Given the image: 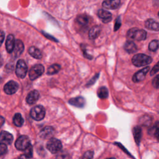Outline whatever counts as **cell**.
<instances>
[{
	"label": "cell",
	"instance_id": "1",
	"mask_svg": "<svg viewBox=\"0 0 159 159\" xmlns=\"http://www.w3.org/2000/svg\"><path fill=\"white\" fill-rule=\"evenodd\" d=\"M152 57L143 53H139L135 55L132 58V63L137 67L143 66L147 65H149L152 63Z\"/></svg>",
	"mask_w": 159,
	"mask_h": 159
},
{
	"label": "cell",
	"instance_id": "2",
	"mask_svg": "<svg viewBox=\"0 0 159 159\" xmlns=\"http://www.w3.org/2000/svg\"><path fill=\"white\" fill-rule=\"evenodd\" d=\"M127 36L130 39L135 40H143L147 37V32L143 29L138 28H132L127 33Z\"/></svg>",
	"mask_w": 159,
	"mask_h": 159
},
{
	"label": "cell",
	"instance_id": "3",
	"mask_svg": "<svg viewBox=\"0 0 159 159\" xmlns=\"http://www.w3.org/2000/svg\"><path fill=\"white\" fill-rule=\"evenodd\" d=\"M31 117L35 120H42L45 116V109L43 106L37 105L32 108L30 112Z\"/></svg>",
	"mask_w": 159,
	"mask_h": 159
},
{
	"label": "cell",
	"instance_id": "4",
	"mask_svg": "<svg viewBox=\"0 0 159 159\" xmlns=\"http://www.w3.org/2000/svg\"><path fill=\"white\" fill-rule=\"evenodd\" d=\"M62 144L60 140L55 138L50 139L47 143V148L52 153H55L61 150Z\"/></svg>",
	"mask_w": 159,
	"mask_h": 159
},
{
	"label": "cell",
	"instance_id": "5",
	"mask_svg": "<svg viewBox=\"0 0 159 159\" xmlns=\"http://www.w3.org/2000/svg\"><path fill=\"white\" fill-rule=\"evenodd\" d=\"M44 72V67L41 64H37L33 66L29 73V78L31 80H35L40 77Z\"/></svg>",
	"mask_w": 159,
	"mask_h": 159
},
{
	"label": "cell",
	"instance_id": "6",
	"mask_svg": "<svg viewBox=\"0 0 159 159\" xmlns=\"http://www.w3.org/2000/svg\"><path fill=\"white\" fill-rule=\"evenodd\" d=\"M27 66L23 60H19L16 68V74L20 78H24L27 73Z\"/></svg>",
	"mask_w": 159,
	"mask_h": 159
},
{
	"label": "cell",
	"instance_id": "7",
	"mask_svg": "<svg viewBox=\"0 0 159 159\" xmlns=\"http://www.w3.org/2000/svg\"><path fill=\"white\" fill-rule=\"evenodd\" d=\"M30 145V139L26 135L20 136L15 142V147L19 150H25Z\"/></svg>",
	"mask_w": 159,
	"mask_h": 159
},
{
	"label": "cell",
	"instance_id": "8",
	"mask_svg": "<svg viewBox=\"0 0 159 159\" xmlns=\"http://www.w3.org/2000/svg\"><path fill=\"white\" fill-rule=\"evenodd\" d=\"M19 88V84L14 81H9L4 86V91L7 94H12L15 93Z\"/></svg>",
	"mask_w": 159,
	"mask_h": 159
},
{
	"label": "cell",
	"instance_id": "9",
	"mask_svg": "<svg viewBox=\"0 0 159 159\" xmlns=\"http://www.w3.org/2000/svg\"><path fill=\"white\" fill-rule=\"evenodd\" d=\"M149 70H150V66H146L144 68L142 69L141 70L137 71L134 75L132 77V81L135 83L143 81L145 79L146 74L148 73Z\"/></svg>",
	"mask_w": 159,
	"mask_h": 159
},
{
	"label": "cell",
	"instance_id": "10",
	"mask_svg": "<svg viewBox=\"0 0 159 159\" xmlns=\"http://www.w3.org/2000/svg\"><path fill=\"white\" fill-rule=\"evenodd\" d=\"M13 141V136L6 131H2L0 134V143L5 145H9Z\"/></svg>",
	"mask_w": 159,
	"mask_h": 159
},
{
	"label": "cell",
	"instance_id": "11",
	"mask_svg": "<svg viewBox=\"0 0 159 159\" xmlns=\"http://www.w3.org/2000/svg\"><path fill=\"white\" fill-rule=\"evenodd\" d=\"M54 134V129L52 127L47 126L42 129L40 132L39 135L43 139H48L51 138Z\"/></svg>",
	"mask_w": 159,
	"mask_h": 159
},
{
	"label": "cell",
	"instance_id": "12",
	"mask_svg": "<svg viewBox=\"0 0 159 159\" xmlns=\"http://www.w3.org/2000/svg\"><path fill=\"white\" fill-rule=\"evenodd\" d=\"M40 96L39 93L37 90L31 91L26 97V102L29 104H35L39 99Z\"/></svg>",
	"mask_w": 159,
	"mask_h": 159
},
{
	"label": "cell",
	"instance_id": "13",
	"mask_svg": "<svg viewBox=\"0 0 159 159\" xmlns=\"http://www.w3.org/2000/svg\"><path fill=\"white\" fill-rule=\"evenodd\" d=\"M98 16L99 18L102 19V22L104 23H107L110 22L112 19L111 13L106 10H104V9L98 10Z\"/></svg>",
	"mask_w": 159,
	"mask_h": 159
},
{
	"label": "cell",
	"instance_id": "14",
	"mask_svg": "<svg viewBox=\"0 0 159 159\" xmlns=\"http://www.w3.org/2000/svg\"><path fill=\"white\" fill-rule=\"evenodd\" d=\"M120 3L119 0H107L102 2V6L108 9H116L119 7Z\"/></svg>",
	"mask_w": 159,
	"mask_h": 159
},
{
	"label": "cell",
	"instance_id": "15",
	"mask_svg": "<svg viewBox=\"0 0 159 159\" xmlns=\"http://www.w3.org/2000/svg\"><path fill=\"white\" fill-rule=\"evenodd\" d=\"M15 39L13 35L9 34L6 41V48L8 53H11L13 52L15 46Z\"/></svg>",
	"mask_w": 159,
	"mask_h": 159
},
{
	"label": "cell",
	"instance_id": "16",
	"mask_svg": "<svg viewBox=\"0 0 159 159\" xmlns=\"http://www.w3.org/2000/svg\"><path fill=\"white\" fill-rule=\"evenodd\" d=\"M68 102L72 106H75L78 107H82L85 104V100L83 97L78 96L70 99L68 101Z\"/></svg>",
	"mask_w": 159,
	"mask_h": 159
},
{
	"label": "cell",
	"instance_id": "17",
	"mask_svg": "<svg viewBox=\"0 0 159 159\" xmlns=\"http://www.w3.org/2000/svg\"><path fill=\"white\" fill-rule=\"evenodd\" d=\"M124 48L129 53H134L137 50V45L134 42L131 40H127L125 42L124 45Z\"/></svg>",
	"mask_w": 159,
	"mask_h": 159
},
{
	"label": "cell",
	"instance_id": "18",
	"mask_svg": "<svg viewBox=\"0 0 159 159\" xmlns=\"http://www.w3.org/2000/svg\"><path fill=\"white\" fill-rule=\"evenodd\" d=\"M24 49V46L23 42L20 40H17L15 42V46L14 48V55L17 57L21 55Z\"/></svg>",
	"mask_w": 159,
	"mask_h": 159
},
{
	"label": "cell",
	"instance_id": "19",
	"mask_svg": "<svg viewBox=\"0 0 159 159\" xmlns=\"http://www.w3.org/2000/svg\"><path fill=\"white\" fill-rule=\"evenodd\" d=\"M158 25V23L153 19H148L145 22V27L152 30L158 31L159 29Z\"/></svg>",
	"mask_w": 159,
	"mask_h": 159
},
{
	"label": "cell",
	"instance_id": "20",
	"mask_svg": "<svg viewBox=\"0 0 159 159\" xmlns=\"http://www.w3.org/2000/svg\"><path fill=\"white\" fill-rule=\"evenodd\" d=\"M28 52L34 58L41 59L42 57V55L40 50L34 46L30 47L28 50Z\"/></svg>",
	"mask_w": 159,
	"mask_h": 159
},
{
	"label": "cell",
	"instance_id": "21",
	"mask_svg": "<svg viewBox=\"0 0 159 159\" xmlns=\"http://www.w3.org/2000/svg\"><path fill=\"white\" fill-rule=\"evenodd\" d=\"M101 33V28L98 25L93 26L89 31V38L90 39H96Z\"/></svg>",
	"mask_w": 159,
	"mask_h": 159
},
{
	"label": "cell",
	"instance_id": "22",
	"mask_svg": "<svg viewBox=\"0 0 159 159\" xmlns=\"http://www.w3.org/2000/svg\"><path fill=\"white\" fill-rule=\"evenodd\" d=\"M133 135L134 138L136 143L139 145L140 142V139L142 137V130L139 126H135L133 129Z\"/></svg>",
	"mask_w": 159,
	"mask_h": 159
},
{
	"label": "cell",
	"instance_id": "23",
	"mask_svg": "<svg viewBox=\"0 0 159 159\" xmlns=\"http://www.w3.org/2000/svg\"><path fill=\"white\" fill-rule=\"evenodd\" d=\"M76 21L81 25H86L89 22V17L84 14H81L77 16Z\"/></svg>",
	"mask_w": 159,
	"mask_h": 159
},
{
	"label": "cell",
	"instance_id": "24",
	"mask_svg": "<svg viewBox=\"0 0 159 159\" xmlns=\"http://www.w3.org/2000/svg\"><path fill=\"white\" fill-rule=\"evenodd\" d=\"M13 123L17 127H21L24 124V119L20 113H16L13 117Z\"/></svg>",
	"mask_w": 159,
	"mask_h": 159
},
{
	"label": "cell",
	"instance_id": "25",
	"mask_svg": "<svg viewBox=\"0 0 159 159\" xmlns=\"http://www.w3.org/2000/svg\"><path fill=\"white\" fill-rule=\"evenodd\" d=\"M98 96L101 99H106L108 97V90L105 86L100 87L97 92Z\"/></svg>",
	"mask_w": 159,
	"mask_h": 159
},
{
	"label": "cell",
	"instance_id": "26",
	"mask_svg": "<svg viewBox=\"0 0 159 159\" xmlns=\"http://www.w3.org/2000/svg\"><path fill=\"white\" fill-rule=\"evenodd\" d=\"M60 65L58 64H53L50 67H48L47 70V75H52L54 74L57 73L60 70Z\"/></svg>",
	"mask_w": 159,
	"mask_h": 159
},
{
	"label": "cell",
	"instance_id": "27",
	"mask_svg": "<svg viewBox=\"0 0 159 159\" xmlns=\"http://www.w3.org/2000/svg\"><path fill=\"white\" fill-rule=\"evenodd\" d=\"M158 40H153L148 44V50L152 52H155L158 49Z\"/></svg>",
	"mask_w": 159,
	"mask_h": 159
},
{
	"label": "cell",
	"instance_id": "28",
	"mask_svg": "<svg viewBox=\"0 0 159 159\" xmlns=\"http://www.w3.org/2000/svg\"><path fill=\"white\" fill-rule=\"evenodd\" d=\"M26 158H27L28 159L32 158V155H33V149H32V147L31 145H30L25 150V152L23 154Z\"/></svg>",
	"mask_w": 159,
	"mask_h": 159
},
{
	"label": "cell",
	"instance_id": "29",
	"mask_svg": "<svg viewBox=\"0 0 159 159\" xmlns=\"http://www.w3.org/2000/svg\"><path fill=\"white\" fill-rule=\"evenodd\" d=\"M93 155H94V153L93 151L88 150L84 153L81 159H93Z\"/></svg>",
	"mask_w": 159,
	"mask_h": 159
},
{
	"label": "cell",
	"instance_id": "30",
	"mask_svg": "<svg viewBox=\"0 0 159 159\" xmlns=\"http://www.w3.org/2000/svg\"><path fill=\"white\" fill-rule=\"evenodd\" d=\"M152 131V134L155 136L156 138H158V122H156L155 125L152 128L150 132Z\"/></svg>",
	"mask_w": 159,
	"mask_h": 159
},
{
	"label": "cell",
	"instance_id": "31",
	"mask_svg": "<svg viewBox=\"0 0 159 159\" xmlns=\"http://www.w3.org/2000/svg\"><path fill=\"white\" fill-rule=\"evenodd\" d=\"M121 25V20H120V17L119 16L117 17V18L116 20V22H115V25H114V30L116 31L117 30L119 27H120Z\"/></svg>",
	"mask_w": 159,
	"mask_h": 159
},
{
	"label": "cell",
	"instance_id": "32",
	"mask_svg": "<svg viewBox=\"0 0 159 159\" xmlns=\"http://www.w3.org/2000/svg\"><path fill=\"white\" fill-rule=\"evenodd\" d=\"M7 151V148L6 145L0 143V155L5 154Z\"/></svg>",
	"mask_w": 159,
	"mask_h": 159
},
{
	"label": "cell",
	"instance_id": "33",
	"mask_svg": "<svg viewBox=\"0 0 159 159\" xmlns=\"http://www.w3.org/2000/svg\"><path fill=\"white\" fill-rule=\"evenodd\" d=\"M99 76V73L96 74V75H95L93 78H91V79L89 81V82L87 83V86H88L93 85V84L96 82V81L98 80V78Z\"/></svg>",
	"mask_w": 159,
	"mask_h": 159
},
{
	"label": "cell",
	"instance_id": "34",
	"mask_svg": "<svg viewBox=\"0 0 159 159\" xmlns=\"http://www.w3.org/2000/svg\"><path fill=\"white\" fill-rule=\"evenodd\" d=\"M158 71V63H157V64L154 66V67L152 68V70H151V71H150V75H151V76H153V75H155V73H157Z\"/></svg>",
	"mask_w": 159,
	"mask_h": 159
},
{
	"label": "cell",
	"instance_id": "35",
	"mask_svg": "<svg viewBox=\"0 0 159 159\" xmlns=\"http://www.w3.org/2000/svg\"><path fill=\"white\" fill-rule=\"evenodd\" d=\"M152 84L155 88L157 89L158 88V75H157L155 76V78L153 79V82H152Z\"/></svg>",
	"mask_w": 159,
	"mask_h": 159
},
{
	"label": "cell",
	"instance_id": "36",
	"mask_svg": "<svg viewBox=\"0 0 159 159\" xmlns=\"http://www.w3.org/2000/svg\"><path fill=\"white\" fill-rule=\"evenodd\" d=\"M83 55H84V57H85L86 58L89 59V60H91L93 58V57L91 55H90L89 54H88L87 52H86V49H83Z\"/></svg>",
	"mask_w": 159,
	"mask_h": 159
},
{
	"label": "cell",
	"instance_id": "37",
	"mask_svg": "<svg viewBox=\"0 0 159 159\" xmlns=\"http://www.w3.org/2000/svg\"><path fill=\"white\" fill-rule=\"evenodd\" d=\"M4 39V33L2 30H0V46L2 45Z\"/></svg>",
	"mask_w": 159,
	"mask_h": 159
},
{
	"label": "cell",
	"instance_id": "38",
	"mask_svg": "<svg viewBox=\"0 0 159 159\" xmlns=\"http://www.w3.org/2000/svg\"><path fill=\"white\" fill-rule=\"evenodd\" d=\"M43 32V35H44V36H45L47 38L49 39L50 40H53V41L58 42V41L57 40V39H55L53 37H52V36L50 35L49 34H47V33H45V32Z\"/></svg>",
	"mask_w": 159,
	"mask_h": 159
},
{
	"label": "cell",
	"instance_id": "39",
	"mask_svg": "<svg viewBox=\"0 0 159 159\" xmlns=\"http://www.w3.org/2000/svg\"><path fill=\"white\" fill-rule=\"evenodd\" d=\"M4 118L2 116H0V127L4 124Z\"/></svg>",
	"mask_w": 159,
	"mask_h": 159
},
{
	"label": "cell",
	"instance_id": "40",
	"mask_svg": "<svg viewBox=\"0 0 159 159\" xmlns=\"http://www.w3.org/2000/svg\"><path fill=\"white\" fill-rule=\"evenodd\" d=\"M17 159H28L27 158H26L24 155H22L20 157H19Z\"/></svg>",
	"mask_w": 159,
	"mask_h": 159
},
{
	"label": "cell",
	"instance_id": "41",
	"mask_svg": "<svg viewBox=\"0 0 159 159\" xmlns=\"http://www.w3.org/2000/svg\"><path fill=\"white\" fill-rule=\"evenodd\" d=\"M2 63V58H1V55H0V65H1Z\"/></svg>",
	"mask_w": 159,
	"mask_h": 159
},
{
	"label": "cell",
	"instance_id": "42",
	"mask_svg": "<svg viewBox=\"0 0 159 159\" xmlns=\"http://www.w3.org/2000/svg\"><path fill=\"white\" fill-rule=\"evenodd\" d=\"M106 159H116V158H107Z\"/></svg>",
	"mask_w": 159,
	"mask_h": 159
}]
</instances>
